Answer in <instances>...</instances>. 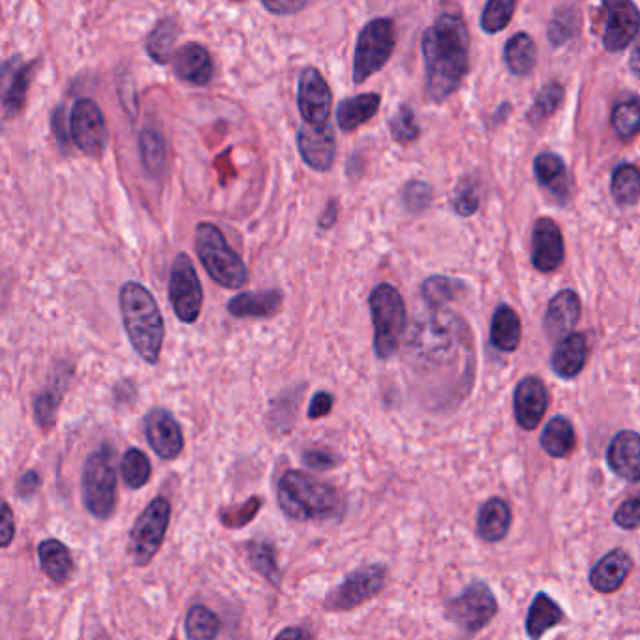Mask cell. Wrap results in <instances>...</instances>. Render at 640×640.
<instances>
[{"label": "cell", "instance_id": "7a4b0ae2", "mask_svg": "<svg viewBox=\"0 0 640 640\" xmlns=\"http://www.w3.org/2000/svg\"><path fill=\"white\" fill-rule=\"evenodd\" d=\"M119 306L132 348L145 363L156 365L164 346L166 325L151 291L138 282H126L119 293Z\"/></svg>", "mask_w": 640, "mask_h": 640}, {"label": "cell", "instance_id": "ac0fdd59", "mask_svg": "<svg viewBox=\"0 0 640 640\" xmlns=\"http://www.w3.org/2000/svg\"><path fill=\"white\" fill-rule=\"evenodd\" d=\"M297 145L301 158L308 168L316 171H329L333 168L336 158V139L333 130L327 128H310L305 126L297 134Z\"/></svg>", "mask_w": 640, "mask_h": 640}, {"label": "cell", "instance_id": "8d00e7d4", "mask_svg": "<svg viewBox=\"0 0 640 640\" xmlns=\"http://www.w3.org/2000/svg\"><path fill=\"white\" fill-rule=\"evenodd\" d=\"M610 192L618 205H635L640 198V169L631 164L614 169L610 179Z\"/></svg>", "mask_w": 640, "mask_h": 640}, {"label": "cell", "instance_id": "f35d334b", "mask_svg": "<svg viewBox=\"0 0 640 640\" xmlns=\"http://www.w3.org/2000/svg\"><path fill=\"white\" fill-rule=\"evenodd\" d=\"M246 552H248V562L252 564V567L260 573L263 579L278 588L282 573H280V567L276 562L275 547L265 541H250L246 545Z\"/></svg>", "mask_w": 640, "mask_h": 640}, {"label": "cell", "instance_id": "f907efd6", "mask_svg": "<svg viewBox=\"0 0 640 640\" xmlns=\"http://www.w3.org/2000/svg\"><path fill=\"white\" fill-rule=\"evenodd\" d=\"M614 522L624 530H637L640 528V496L629 498L614 513Z\"/></svg>", "mask_w": 640, "mask_h": 640}, {"label": "cell", "instance_id": "9c48e42d", "mask_svg": "<svg viewBox=\"0 0 640 640\" xmlns=\"http://www.w3.org/2000/svg\"><path fill=\"white\" fill-rule=\"evenodd\" d=\"M168 295L171 308L179 320L183 323L198 321L203 308V288L194 261L184 252L171 265Z\"/></svg>", "mask_w": 640, "mask_h": 640}, {"label": "cell", "instance_id": "6f0895ef", "mask_svg": "<svg viewBox=\"0 0 640 640\" xmlns=\"http://www.w3.org/2000/svg\"><path fill=\"white\" fill-rule=\"evenodd\" d=\"M336 218H338V203L335 199H331L320 216V228H333L336 224Z\"/></svg>", "mask_w": 640, "mask_h": 640}, {"label": "cell", "instance_id": "680465c9", "mask_svg": "<svg viewBox=\"0 0 640 640\" xmlns=\"http://www.w3.org/2000/svg\"><path fill=\"white\" fill-rule=\"evenodd\" d=\"M275 640H314L312 635L303 627H286L276 635Z\"/></svg>", "mask_w": 640, "mask_h": 640}, {"label": "cell", "instance_id": "816d5d0a", "mask_svg": "<svg viewBox=\"0 0 640 640\" xmlns=\"http://www.w3.org/2000/svg\"><path fill=\"white\" fill-rule=\"evenodd\" d=\"M306 466L312 470H331L338 466L340 458L336 457L329 449H308L303 455Z\"/></svg>", "mask_w": 640, "mask_h": 640}, {"label": "cell", "instance_id": "9a60e30c", "mask_svg": "<svg viewBox=\"0 0 640 640\" xmlns=\"http://www.w3.org/2000/svg\"><path fill=\"white\" fill-rule=\"evenodd\" d=\"M145 436L154 453L164 460H175L183 453V428L168 410L156 408L145 417Z\"/></svg>", "mask_w": 640, "mask_h": 640}, {"label": "cell", "instance_id": "d590c367", "mask_svg": "<svg viewBox=\"0 0 640 640\" xmlns=\"http://www.w3.org/2000/svg\"><path fill=\"white\" fill-rule=\"evenodd\" d=\"M179 36V25L173 17H164L154 25L153 31L147 36V53L153 57L158 64H166L173 61V46Z\"/></svg>", "mask_w": 640, "mask_h": 640}, {"label": "cell", "instance_id": "7dc6e473", "mask_svg": "<svg viewBox=\"0 0 640 640\" xmlns=\"http://www.w3.org/2000/svg\"><path fill=\"white\" fill-rule=\"evenodd\" d=\"M260 507V498H250L248 502L239 505V507L222 511L220 519H222V524L228 526V528H243L250 520L256 517V513L260 511Z\"/></svg>", "mask_w": 640, "mask_h": 640}, {"label": "cell", "instance_id": "603a6c76", "mask_svg": "<svg viewBox=\"0 0 640 640\" xmlns=\"http://www.w3.org/2000/svg\"><path fill=\"white\" fill-rule=\"evenodd\" d=\"M588 338L582 333H571L560 340L552 353V370L565 380L579 376L588 359Z\"/></svg>", "mask_w": 640, "mask_h": 640}, {"label": "cell", "instance_id": "11a10c76", "mask_svg": "<svg viewBox=\"0 0 640 640\" xmlns=\"http://www.w3.org/2000/svg\"><path fill=\"white\" fill-rule=\"evenodd\" d=\"M333 410V397L325 391L318 393L316 397L312 398L310 406H308V417L310 419H321L325 415H329Z\"/></svg>", "mask_w": 640, "mask_h": 640}, {"label": "cell", "instance_id": "4fadbf2b", "mask_svg": "<svg viewBox=\"0 0 640 640\" xmlns=\"http://www.w3.org/2000/svg\"><path fill=\"white\" fill-rule=\"evenodd\" d=\"M70 132L77 149L87 156H100L107 141V126L100 106L91 98H79L72 107Z\"/></svg>", "mask_w": 640, "mask_h": 640}, {"label": "cell", "instance_id": "ba28073f", "mask_svg": "<svg viewBox=\"0 0 640 640\" xmlns=\"http://www.w3.org/2000/svg\"><path fill=\"white\" fill-rule=\"evenodd\" d=\"M171 519V503L158 496L139 515L130 532V556L139 567L151 564L162 549Z\"/></svg>", "mask_w": 640, "mask_h": 640}, {"label": "cell", "instance_id": "4dcf8cb0", "mask_svg": "<svg viewBox=\"0 0 640 640\" xmlns=\"http://www.w3.org/2000/svg\"><path fill=\"white\" fill-rule=\"evenodd\" d=\"M522 340V323L519 314L511 306L502 305L492 318L490 342L496 350L515 351Z\"/></svg>", "mask_w": 640, "mask_h": 640}, {"label": "cell", "instance_id": "484cf974", "mask_svg": "<svg viewBox=\"0 0 640 640\" xmlns=\"http://www.w3.org/2000/svg\"><path fill=\"white\" fill-rule=\"evenodd\" d=\"M580 320V299L575 291H560L545 312V329L552 336L571 335Z\"/></svg>", "mask_w": 640, "mask_h": 640}, {"label": "cell", "instance_id": "cb8c5ba5", "mask_svg": "<svg viewBox=\"0 0 640 640\" xmlns=\"http://www.w3.org/2000/svg\"><path fill=\"white\" fill-rule=\"evenodd\" d=\"M72 374H74L72 366H59V374L55 376V380L51 381L46 389L34 398V417L44 430H49L55 425L57 412H59L62 397L70 385V380H72Z\"/></svg>", "mask_w": 640, "mask_h": 640}, {"label": "cell", "instance_id": "d6a6232c", "mask_svg": "<svg viewBox=\"0 0 640 640\" xmlns=\"http://www.w3.org/2000/svg\"><path fill=\"white\" fill-rule=\"evenodd\" d=\"M38 62L31 64H21L14 70V74L10 76V83L4 89L2 96V106H4V117L12 119L23 111V107L27 104V92L31 85L32 74L36 70Z\"/></svg>", "mask_w": 640, "mask_h": 640}, {"label": "cell", "instance_id": "8992f818", "mask_svg": "<svg viewBox=\"0 0 640 640\" xmlns=\"http://www.w3.org/2000/svg\"><path fill=\"white\" fill-rule=\"evenodd\" d=\"M115 453L109 445H102L89 455L83 468V502L96 519L106 520L117 507V472Z\"/></svg>", "mask_w": 640, "mask_h": 640}, {"label": "cell", "instance_id": "44dd1931", "mask_svg": "<svg viewBox=\"0 0 640 640\" xmlns=\"http://www.w3.org/2000/svg\"><path fill=\"white\" fill-rule=\"evenodd\" d=\"M633 571V558L624 549L607 552L590 571V586L599 594H614Z\"/></svg>", "mask_w": 640, "mask_h": 640}, {"label": "cell", "instance_id": "ffe728a7", "mask_svg": "<svg viewBox=\"0 0 640 640\" xmlns=\"http://www.w3.org/2000/svg\"><path fill=\"white\" fill-rule=\"evenodd\" d=\"M610 470L629 483L640 481V434L633 430L618 432L607 449Z\"/></svg>", "mask_w": 640, "mask_h": 640}, {"label": "cell", "instance_id": "f6af8a7d", "mask_svg": "<svg viewBox=\"0 0 640 640\" xmlns=\"http://www.w3.org/2000/svg\"><path fill=\"white\" fill-rule=\"evenodd\" d=\"M389 128L393 138L397 139L400 145H410L421 134L419 122L410 106H402L398 109L397 115L389 122Z\"/></svg>", "mask_w": 640, "mask_h": 640}, {"label": "cell", "instance_id": "d6986e66", "mask_svg": "<svg viewBox=\"0 0 640 640\" xmlns=\"http://www.w3.org/2000/svg\"><path fill=\"white\" fill-rule=\"evenodd\" d=\"M173 72L179 79L190 85L205 87L214 76V64L209 51L201 44L188 42L179 47L173 55Z\"/></svg>", "mask_w": 640, "mask_h": 640}, {"label": "cell", "instance_id": "5bb4252c", "mask_svg": "<svg viewBox=\"0 0 640 640\" xmlns=\"http://www.w3.org/2000/svg\"><path fill=\"white\" fill-rule=\"evenodd\" d=\"M640 31L639 8L629 0H610L605 4L603 46L612 53L629 46Z\"/></svg>", "mask_w": 640, "mask_h": 640}, {"label": "cell", "instance_id": "3957f363", "mask_svg": "<svg viewBox=\"0 0 640 640\" xmlns=\"http://www.w3.org/2000/svg\"><path fill=\"white\" fill-rule=\"evenodd\" d=\"M280 509L293 520L331 519L338 513L342 500L333 485L316 479L314 475L291 470L278 481Z\"/></svg>", "mask_w": 640, "mask_h": 640}, {"label": "cell", "instance_id": "7bdbcfd3", "mask_svg": "<svg viewBox=\"0 0 640 640\" xmlns=\"http://www.w3.org/2000/svg\"><path fill=\"white\" fill-rule=\"evenodd\" d=\"M564 102V87L556 81H552L549 85H545L541 92L535 98L534 107L528 113V119L532 122H541L552 117L558 107Z\"/></svg>", "mask_w": 640, "mask_h": 640}, {"label": "cell", "instance_id": "ab89813d", "mask_svg": "<svg viewBox=\"0 0 640 640\" xmlns=\"http://www.w3.org/2000/svg\"><path fill=\"white\" fill-rule=\"evenodd\" d=\"M121 472L124 483L130 488H143L151 479V462L139 449H128L121 460Z\"/></svg>", "mask_w": 640, "mask_h": 640}, {"label": "cell", "instance_id": "d4e9b609", "mask_svg": "<svg viewBox=\"0 0 640 640\" xmlns=\"http://www.w3.org/2000/svg\"><path fill=\"white\" fill-rule=\"evenodd\" d=\"M511 524H513V511L509 503L502 498H490L481 505L475 528H477V535L483 541L498 543L509 534Z\"/></svg>", "mask_w": 640, "mask_h": 640}, {"label": "cell", "instance_id": "ee69618b", "mask_svg": "<svg viewBox=\"0 0 640 640\" xmlns=\"http://www.w3.org/2000/svg\"><path fill=\"white\" fill-rule=\"evenodd\" d=\"M515 8H517V2H513V0H509V2L507 0H490L483 10V16H481L483 31L488 34L503 31L511 23Z\"/></svg>", "mask_w": 640, "mask_h": 640}, {"label": "cell", "instance_id": "e575fe53", "mask_svg": "<svg viewBox=\"0 0 640 640\" xmlns=\"http://www.w3.org/2000/svg\"><path fill=\"white\" fill-rule=\"evenodd\" d=\"M503 59L507 68L517 76H528L537 62V47L530 34L519 32L515 34L503 51Z\"/></svg>", "mask_w": 640, "mask_h": 640}, {"label": "cell", "instance_id": "b9f144b4", "mask_svg": "<svg viewBox=\"0 0 640 640\" xmlns=\"http://www.w3.org/2000/svg\"><path fill=\"white\" fill-rule=\"evenodd\" d=\"M612 128L620 138H635L640 132V100L627 98L612 109Z\"/></svg>", "mask_w": 640, "mask_h": 640}, {"label": "cell", "instance_id": "f5cc1de1", "mask_svg": "<svg viewBox=\"0 0 640 640\" xmlns=\"http://www.w3.org/2000/svg\"><path fill=\"white\" fill-rule=\"evenodd\" d=\"M310 6V2H299V0H271V2H263V8L267 12H273L276 16H291L297 12H303L305 8Z\"/></svg>", "mask_w": 640, "mask_h": 640}, {"label": "cell", "instance_id": "c3c4849f", "mask_svg": "<svg viewBox=\"0 0 640 640\" xmlns=\"http://www.w3.org/2000/svg\"><path fill=\"white\" fill-rule=\"evenodd\" d=\"M402 199H404V205L412 211V213H419L427 207L432 199V190L427 183L423 181H412V183L406 184L404 190H402Z\"/></svg>", "mask_w": 640, "mask_h": 640}, {"label": "cell", "instance_id": "836d02e7", "mask_svg": "<svg viewBox=\"0 0 640 640\" xmlns=\"http://www.w3.org/2000/svg\"><path fill=\"white\" fill-rule=\"evenodd\" d=\"M139 156H141V162L151 177L160 179L164 175L166 160H168V147H166V139L162 136V132H158L154 128L141 130Z\"/></svg>", "mask_w": 640, "mask_h": 640}, {"label": "cell", "instance_id": "8fae6325", "mask_svg": "<svg viewBox=\"0 0 640 640\" xmlns=\"http://www.w3.org/2000/svg\"><path fill=\"white\" fill-rule=\"evenodd\" d=\"M387 584V569L380 564L366 565L350 573L346 580L327 595L323 607L331 612L357 609L381 594Z\"/></svg>", "mask_w": 640, "mask_h": 640}, {"label": "cell", "instance_id": "e0dca14e", "mask_svg": "<svg viewBox=\"0 0 640 640\" xmlns=\"http://www.w3.org/2000/svg\"><path fill=\"white\" fill-rule=\"evenodd\" d=\"M549 406V391L537 376H526L515 389V419L520 428L534 430L543 421Z\"/></svg>", "mask_w": 640, "mask_h": 640}, {"label": "cell", "instance_id": "30bf717a", "mask_svg": "<svg viewBox=\"0 0 640 640\" xmlns=\"http://www.w3.org/2000/svg\"><path fill=\"white\" fill-rule=\"evenodd\" d=\"M498 614V601L485 582H472L462 594L447 603V618L473 635L487 627Z\"/></svg>", "mask_w": 640, "mask_h": 640}, {"label": "cell", "instance_id": "6da1fadb", "mask_svg": "<svg viewBox=\"0 0 640 640\" xmlns=\"http://www.w3.org/2000/svg\"><path fill=\"white\" fill-rule=\"evenodd\" d=\"M423 57L430 100L443 102L470 70V36L464 17L445 12L423 34Z\"/></svg>", "mask_w": 640, "mask_h": 640}, {"label": "cell", "instance_id": "1f68e13d", "mask_svg": "<svg viewBox=\"0 0 640 640\" xmlns=\"http://www.w3.org/2000/svg\"><path fill=\"white\" fill-rule=\"evenodd\" d=\"M543 451L554 458L569 457L577 447L575 427L565 417H552L541 434Z\"/></svg>", "mask_w": 640, "mask_h": 640}, {"label": "cell", "instance_id": "74e56055", "mask_svg": "<svg viewBox=\"0 0 640 640\" xmlns=\"http://www.w3.org/2000/svg\"><path fill=\"white\" fill-rule=\"evenodd\" d=\"M184 633L188 640H214L220 633V618L205 605H196L186 614Z\"/></svg>", "mask_w": 640, "mask_h": 640}, {"label": "cell", "instance_id": "94428289", "mask_svg": "<svg viewBox=\"0 0 640 640\" xmlns=\"http://www.w3.org/2000/svg\"><path fill=\"white\" fill-rule=\"evenodd\" d=\"M629 66H631V72H633L635 76L640 77V40L639 44H637V46H635V49H633V53H631Z\"/></svg>", "mask_w": 640, "mask_h": 640}, {"label": "cell", "instance_id": "681fc988", "mask_svg": "<svg viewBox=\"0 0 640 640\" xmlns=\"http://www.w3.org/2000/svg\"><path fill=\"white\" fill-rule=\"evenodd\" d=\"M453 205H455V211L462 216H470V214L477 211L479 207V192H477V186L470 183V181H464V183L458 186L455 190V198H453Z\"/></svg>", "mask_w": 640, "mask_h": 640}, {"label": "cell", "instance_id": "9f6ffc18", "mask_svg": "<svg viewBox=\"0 0 640 640\" xmlns=\"http://www.w3.org/2000/svg\"><path fill=\"white\" fill-rule=\"evenodd\" d=\"M40 483H42V479H40V475H38V473H25V475L19 479V483H17V496H21V498H29V496H32V494L40 488Z\"/></svg>", "mask_w": 640, "mask_h": 640}, {"label": "cell", "instance_id": "bcb514c9", "mask_svg": "<svg viewBox=\"0 0 640 640\" xmlns=\"http://www.w3.org/2000/svg\"><path fill=\"white\" fill-rule=\"evenodd\" d=\"M579 23V14L571 8H564V10L556 12L549 27L550 42L556 47L564 46L565 42H569L575 36V32L579 29Z\"/></svg>", "mask_w": 640, "mask_h": 640}, {"label": "cell", "instance_id": "f546056e", "mask_svg": "<svg viewBox=\"0 0 640 640\" xmlns=\"http://www.w3.org/2000/svg\"><path fill=\"white\" fill-rule=\"evenodd\" d=\"M38 558L42 571L55 584H66L74 575V558L68 547L59 539H46L38 547Z\"/></svg>", "mask_w": 640, "mask_h": 640}, {"label": "cell", "instance_id": "277c9868", "mask_svg": "<svg viewBox=\"0 0 640 640\" xmlns=\"http://www.w3.org/2000/svg\"><path fill=\"white\" fill-rule=\"evenodd\" d=\"M196 252L207 275L228 290L248 284V269L241 256L229 246L222 229L213 222H201L196 228Z\"/></svg>", "mask_w": 640, "mask_h": 640}, {"label": "cell", "instance_id": "7402d4cb", "mask_svg": "<svg viewBox=\"0 0 640 640\" xmlns=\"http://www.w3.org/2000/svg\"><path fill=\"white\" fill-rule=\"evenodd\" d=\"M282 293L278 290L246 291L239 293L229 301L228 312L235 318H271L282 306Z\"/></svg>", "mask_w": 640, "mask_h": 640}, {"label": "cell", "instance_id": "db71d44e", "mask_svg": "<svg viewBox=\"0 0 640 640\" xmlns=\"http://www.w3.org/2000/svg\"><path fill=\"white\" fill-rule=\"evenodd\" d=\"M14 535H16V519H14V513L10 509V505L4 502L2 503V519H0V545L2 549H8L10 543L14 541Z\"/></svg>", "mask_w": 640, "mask_h": 640}, {"label": "cell", "instance_id": "f1b7e54d", "mask_svg": "<svg viewBox=\"0 0 640 640\" xmlns=\"http://www.w3.org/2000/svg\"><path fill=\"white\" fill-rule=\"evenodd\" d=\"M564 618V610L560 609V605L545 592H539L526 616V633L532 640H541L549 629L562 624Z\"/></svg>", "mask_w": 640, "mask_h": 640}, {"label": "cell", "instance_id": "7c38bea8", "mask_svg": "<svg viewBox=\"0 0 640 640\" xmlns=\"http://www.w3.org/2000/svg\"><path fill=\"white\" fill-rule=\"evenodd\" d=\"M297 106L306 126L316 130L329 126L333 92L327 79L321 76L320 70L314 66H308L299 76Z\"/></svg>", "mask_w": 640, "mask_h": 640}, {"label": "cell", "instance_id": "52a82bcc", "mask_svg": "<svg viewBox=\"0 0 640 640\" xmlns=\"http://www.w3.org/2000/svg\"><path fill=\"white\" fill-rule=\"evenodd\" d=\"M397 46L395 21L378 17L368 21L359 32L353 55V83L361 85L368 77L378 74L391 59Z\"/></svg>", "mask_w": 640, "mask_h": 640}, {"label": "cell", "instance_id": "83f0119b", "mask_svg": "<svg viewBox=\"0 0 640 640\" xmlns=\"http://www.w3.org/2000/svg\"><path fill=\"white\" fill-rule=\"evenodd\" d=\"M381 96L376 92H366L357 94L340 102L336 109V119L338 126L344 132H353L359 126H363L370 121L378 111H380Z\"/></svg>", "mask_w": 640, "mask_h": 640}, {"label": "cell", "instance_id": "91938a15", "mask_svg": "<svg viewBox=\"0 0 640 640\" xmlns=\"http://www.w3.org/2000/svg\"><path fill=\"white\" fill-rule=\"evenodd\" d=\"M53 128H55L59 143H61L62 147H66L68 145V136H64V111H62V107H59L55 111V115H53Z\"/></svg>", "mask_w": 640, "mask_h": 640}, {"label": "cell", "instance_id": "4316f807", "mask_svg": "<svg viewBox=\"0 0 640 640\" xmlns=\"http://www.w3.org/2000/svg\"><path fill=\"white\" fill-rule=\"evenodd\" d=\"M534 171L539 184L545 190H549L554 198L560 199L562 203L569 199L571 181H569L564 160L558 154H539L534 160Z\"/></svg>", "mask_w": 640, "mask_h": 640}, {"label": "cell", "instance_id": "60d3db41", "mask_svg": "<svg viewBox=\"0 0 640 640\" xmlns=\"http://www.w3.org/2000/svg\"><path fill=\"white\" fill-rule=\"evenodd\" d=\"M464 290V284L449 276H430L423 284V297L432 308H440L445 303L455 301L460 291Z\"/></svg>", "mask_w": 640, "mask_h": 640}, {"label": "cell", "instance_id": "2e32d148", "mask_svg": "<svg viewBox=\"0 0 640 640\" xmlns=\"http://www.w3.org/2000/svg\"><path fill=\"white\" fill-rule=\"evenodd\" d=\"M565 258L564 237L552 218H539L532 233V263L541 273H554Z\"/></svg>", "mask_w": 640, "mask_h": 640}, {"label": "cell", "instance_id": "5b68a950", "mask_svg": "<svg viewBox=\"0 0 640 640\" xmlns=\"http://www.w3.org/2000/svg\"><path fill=\"white\" fill-rule=\"evenodd\" d=\"M368 306L374 323V351L385 361L393 357L400 346L406 329V305L395 286L380 284L370 293Z\"/></svg>", "mask_w": 640, "mask_h": 640}]
</instances>
